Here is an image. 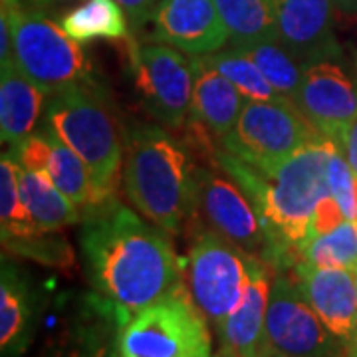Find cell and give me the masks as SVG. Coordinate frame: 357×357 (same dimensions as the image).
<instances>
[{
	"label": "cell",
	"instance_id": "ab89813d",
	"mask_svg": "<svg viewBox=\"0 0 357 357\" xmlns=\"http://www.w3.org/2000/svg\"><path fill=\"white\" fill-rule=\"evenodd\" d=\"M6 2H14V0H6Z\"/></svg>",
	"mask_w": 357,
	"mask_h": 357
},
{
	"label": "cell",
	"instance_id": "d590c367",
	"mask_svg": "<svg viewBox=\"0 0 357 357\" xmlns=\"http://www.w3.org/2000/svg\"><path fill=\"white\" fill-rule=\"evenodd\" d=\"M354 72H356V77H357V46L354 48Z\"/></svg>",
	"mask_w": 357,
	"mask_h": 357
},
{
	"label": "cell",
	"instance_id": "f35d334b",
	"mask_svg": "<svg viewBox=\"0 0 357 357\" xmlns=\"http://www.w3.org/2000/svg\"><path fill=\"white\" fill-rule=\"evenodd\" d=\"M356 187H357V178H356ZM354 225H356V227H357V220H356V222H354Z\"/></svg>",
	"mask_w": 357,
	"mask_h": 357
},
{
	"label": "cell",
	"instance_id": "7402d4cb",
	"mask_svg": "<svg viewBox=\"0 0 357 357\" xmlns=\"http://www.w3.org/2000/svg\"><path fill=\"white\" fill-rule=\"evenodd\" d=\"M128 14L115 0H86L66 14L62 28L77 42L121 40L128 36Z\"/></svg>",
	"mask_w": 357,
	"mask_h": 357
},
{
	"label": "cell",
	"instance_id": "4dcf8cb0",
	"mask_svg": "<svg viewBox=\"0 0 357 357\" xmlns=\"http://www.w3.org/2000/svg\"><path fill=\"white\" fill-rule=\"evenodd\" d=\"M14 60V34L13 22H10V13L8 4L2 2L0 10V66Z\"/></svg>",
	"mask_w": 357,
	"mask_h": 357
},
{
	"label": "cell",
	"instance_id": "d6a6232c",
	"mask_svg": "<svg viewBox=\"0 0 357 357\" xmlns=\"http://www.w3.org/2000/svg\"><path fill=\"white\" fill-rule=\"evenodd\" d=\"M342 153L345 155L347 163L351 167L354 175L357 178V117L354 119V123L349 126L347 133L344 135V141H342Z\"/></svg>",
	"mask_w": 357,
	"mask_h": 357
},
{
	"label": "cell",
	"instance_id": "277c9868",
	"mask_svg": "<svg viewBox=\"0 0 357 357\" xmlns=\"http://www.w3.org/2000/svg\"><path fill=\"white\" fill-rule=\"evenodd\" d=\"M44 119L88 165L103 201L115 199L119 178H123L128 131L121 129L102 84L88 79L50 93Z\"/></svg>",
	"mask_w": 357,
	"mask_h": 357
},
{
	"label": "cell",
	"instance_id": "44dd1931",
	"mask_svg": "<svg viewBox=\"0 0 357 357\" xmlns=\"http://www.w3.org/2000/svg\"><path fill=\"white\" fill-rule=\"evenodd\" d=\"M18 187L26 211L40 232H56L84 218L82 208L72 203L42 171L20 165Z\"/></svg>",
	"mask_w": 357,
	"mask_h": 357
},
{
	"label": "cell",
	"instance_id": "83f0119b",
	"mask_svg": "<svg viewBox=\"0 0 357 357\" xmlns=\"http://www.w3.org/2000/svg\"><path fill=\"white\" fill-rule=\"evenodd\" d=\"M4 252L22 258H32L46 266L64 268L74 264V252L58 230L56 232H34L28 236L2 238Z\"/></svg>",
	"mask_w": 357,
	"mask_h": 357
},
{
	"label": "cell",
	"instance_id": "5b68a950",
	"mask_svg": "<svg viewBox=\"0 0 357 357\" xmlns=\"http://www.w3.org/2000/svg\"><path fill=\"white\" fill-rule=\"evenodd\" d=\"M204 314L185 284L137 312L117 333V357H211Z\"/></svg>",
	"mask_w": 357,
	"mask_h": 357
},
{
	"label": "cell",
	"instance_id": "f1b7e54d",
	"mask_svg": "<svg viewBox=\"0 0 357 357\" xmlns=\"http://www.w3.org/2000/svg\"><path fill=\"white\" fill-rule=\"evenodd\" d=\"M328 185L330 192L337 201L340 208L344 211L347 220L356 222L357 220V187H356V175L351 171V167L347 163L345 155L342 149H337L332 155L330 163H328Z\"/></svg>",
	"mask_w": 357,
	"mask_h": 357
},
{
	"label": "cell",
	"instance_id": "52a82bcc",
	"mask_svg": "<svg viewBox=\"0 0 357 357\" xmlns=\"http://www.w3.org/2000/svg\"><path fill=\"white\" fill-rule=\"evenodd\" d=\"M248 252L217 230L195 229L183 276L195 304L215 330L243 300L248 280Z\"/></svg>",
	"mask_w": 357,
	"mask_h": 357
},
{
	"label": "cell",
	"instance_id": "d6986e66",
	"mask_svg": "<svg viewBox=\"0 0 357 357\" xmlns=\"http://www.w3.org/2000/svg\"><path fill=\"white\" fill-rule=\"evenodd\" d=\"M50 93L18 68L16 60L0 66V137L16 147L36 133Z\"/></svg>",
	"mask_w": 357,
	"mask_h": 357
},
{
	"label": "cell",
	"instance_id": "836d02e7",
	"mask_svg": "<svg viewBox=\"0 0 357 357\" xmlns=\"http://www.w3.org/2000/svg\"><path fill=\"white\" fill-rule=\"evenodd\" d=\"M335 14L344 20H357V0H332Z\"/></svg>",
	"mask_w": 357,
	"mask_h": 357
},
{
	"label": "cell",
	"instance_id": "8fae6325",
	"mask_svg": "<svg viewBox=\"0 0 357 357\" xmlns=\"http://www.w3.org/2000/svg\"><path fill=\"white\" fill-rule=\"evenodd\" d=\"M217 169L220 167L197 163V213L203 215L211 229L244 252L266 260L270 241L256 208L243 189Z\"/></svg>",
	"mask_w": 357,
	"mask_h": 357
},
{
	"label": "cell",
	"instance_id": "4316f807",
	"mask_svg": "<svg viewBox=\"0 0 357 357\" xmlns=\"http://www.w3.org/2000/svg\"><path fill=\"white\" fill-rule=\"evenodd\" d=\"M16 155L2 153L0 159V234L2 238H16L40 232L26 211L18 187Z\"/></svg>",
	"mask_w": 357,
	"mask_h": 357
},
{
	"label": "cell",
	"instance_id": "8992f818",
	"mask_svg": "<svg viewBox=\"0 0 357 357\" xmlns=\"http://www.w3.org/2000/svg\"><path fill=\"white\" fill-rule=\"evenodd\" d=\"M6 2V0H2ZM14 34V60L48 93L93 79V68L79 42L34 8L6 2Z\"/></svg>",
	"mask_w": 357,
	"mask_h": 357
},
{
	"label": "cell",
	"instance_id": "ffe728a7",
	"mask_svg": "<svg viewBox=\"0 0 357 357\" xmlns=\"http://www.w3.org/2000/svg\"><path fill=\"white\" fill-rule=\"evenodd\" d=\"M34 330V296L22 270L2 260L0 276V349L2 357H18Z\"/></svg>",
	"mask_w": 357,
	"mask_h": 357
},
{
	"label": "cell",
	"instance_id": "60d3db41",
	"mask_svg": "<svg viewBox=\"0 0 357 357\" xmlns=\"http://www.w3.org/2000/svg\"><path fill=\"white\" fill-rule=\"evenodd\" d=\"M217 357H222V356H220V354H218V356Z\"/></svg>",
	"mask_w": 357,
	"mask_h": 357
},
{
	"label": "cell",
	"instance_id": "e575fe53",
	"mask_svg": "<svg viewBox=\"0 0 357 357\" xmlns=\"http://www.w3.org/2000/svg\"><path fill=\"white\" fill-rule=\"evenodd\" d=\"M347 357H357V337L347 344Z\"/></svg>",
	"mask_w": 357,
	"mask_h": 357
},
{
	"label": "cell",
	"instance_id": "2e32d148",
	"mask_svg": "<svg viewBox=\"0 0 357 357\" xmlns=\"http://www.w3.org/2000/svg\"><path fill=\"white\" fill-rule=\"evenodd\" d=\"M274 268L262 258H248L243 300L218 328L222 357H272L266 340V312Z\"/></svg>",
	"mask_w": 357,
	"mask_h": 357
},
{
	"label": "cell",
	"instance_id": "9a60e30c",
	"mask_svg": "<svg viewBox=\"0 0 357 357\" xmlns=\"http://www.w3.org/2000/svg\"><path fill=\"white\" fill-rule=\"evenodd\" d=\"M10 149L20 165L46 173L52 183L82 208V213L105 203L96 189L88 165L48 126Z\"/></svg>",
	"mask_w": 357,
	"mask_h": 357
},
{
	"label": "cell",
	"instance_id": "cb8c5ba5",
	"mask_svg": "<svg viewBox=\"0 0 357 357\" xmlns=\"http://www.w3.org/2000/svg\"><path fill=\"white\" fill-rule=\"evenodd\" d=\"M229 30L230 44L243 46L256 40L278 38L272 0H215Z\"/></svg>",
	"mask_w": 357,
	"mask_h": 357
},
{
	"label": "cell",
	"instance_id": "3957f363",
	"mask_svg": "<svg viewBox=\"0 0 357 357\" xmlns=\"http://www.w3.org/2000/svg\"><path fill=\"white\" fill-rule=\"evenodd\" d=\"M197 163L187 143L163 126L128 129L123 187L131 204L171 236L183 234L197 215Z\"/></svg>",
	"mask_w": 357,
	"mask_h": 357
},
{
	"label": "cell",
	"instance_id": "8d00e7d4",
	"mask_svg": "<svg viewBox=\"0 0 357 357\" xmlns=\"http://www.w3.org/2000/svg\"><path fill=\"white\" fill-rule=\"evenodd\" d=\"M351 272H354V276H356V286H357V268L356 270H351Z\"/></svg>",
	"mask_w": 357,
	"mask_h": 357
},
{
	"label": "cell",
	"instance_id": "30bf717a",
	"mask_svg": "<svg viewBox=\"0 0 357 357\" xmlns=\"http://www.w3.org/2000/svg\"><path fill=\"white\" fill-rule=\"evenodd\" d=\"M266 340L272 356L347 357V344L324 326L296 280L284 272L272 278Z\"/></svg>",
	"mask_w": 357,
	"mask_h": 357
},
{
	"label": "cell",
	"instance_id": "e0dca14e",
	"mask_svg": "<svg viewBox=\"0 0 357 357\" xmlns=\"http://www.w3.org/2000/svg\"><path fill=\"white\" fill-rule=\"evenodd\" d=\"M294 274L300 292L324 326L345 344L357 337V286L354 272L300 262L294 268Z\"/></svg>",
	"mask_w": 357,
	"mask_h": 357
},
{
	"label": "cell",
	"instance_id": "ac0fdd59",
	"mask_svg": "<svg viewBox=\"0 0 357 357\" xmlns=\"http://www.w3.org/2000/svg\"><path fill=\"white\" fill-rule=\"evenodd\" d=\"M192 102L191 117L201 121L218 143L234 128L246 98L238 88L208 62L206 54L191 56Z\"/></svg>",
	"mask_w": 357,
	"mask_h": 357
},
{
	"label": "cell",
	"instance_id": "7a4b0ae2",
	"mask_svg": "<svg viewBox=\"0 0 357 357\" xmlns=\"http://www.w3.org/2000/svg\"><path fill=\"white\" fill-rule=\"evenodd\" d=\"M340 147L318 133L302 149L290 155L270 173L220 147L217 163L248 197L270 241L266 260L274 270L296 268L302 262V248L312 234L318 204L332 195L328 185V163Z\"/></svg>",
	"mask_w": 357,
	"mask_h": 357
},
{
	"label": "cell",
	"instance_id": "1f68e13d",
	"mask_svg": "<svg viewBox=\"0 0 357 357\" xmlns=\"http://www.w3.org/2000/svg\"><path fill=\"white\" fill-rule=\"evenodd\" d=\"M123 6V10L128 14L133 26H143L147 20H151V14L155 10V4L159 0H115Z\"/></svg>",
	"mask_w": 357,
	"mask_h": 357
},
{
	"label": "cell",
	"instance_id": "d4e9b609",
	"mask_svg": "<svg viewBox=\"0 0 357 357\" xmlns=\"http://www.w3.org/2000/svg\"><path fill=\"white\" fill-rule=\"evenodd\" d=\"M206 58L222 76L238 88V91L246 100L268 103H292L268 82L264 74L258 70V66L248 56H244L243 52H238L236 48L213 52V54H206Z\"/></svg>",
	"mask_w": 357,
	"mask_h": 357
},
{
	"label": "cell",
	"instance_id": "6da1fadb",
	"mask_svg": "<svg viewBox=\"0 0 357 357\" xmlns=\"http://www.w3.org/2000/svg\"><path fill=\"white\" fill-rule=\"evenodd\" d=\"M82 220L89 280L115 310L119 326L183 284V264L169 234L117 199L86 211Z\"/></svg>",
	"mask_w": 357,
	"mask_h": 357
},
{
	"label": "cell",
	"instance_id": "74e56055",
	"mask_svg": "<svg viewBox=\"0 0 357 357\" xmlns=\"http://www.w3.org/2000/svg\"><path fill=\"white\" fill-rule=\"evenodd\" d=\"M272 357H290V356H272Z\"/></svg>",
	"mask_w": 357,
	"mask_h": 357
},
{
	"label": "cell",
	"instance_id": "484cf974",
	"mask_svg": "<svg viewBox=\"0 0 357 357\" xmlns=\"http://www.w3.org/2000/svg\"><path fill=\"white\" fill-rule=\"evenodd\" d=\"M302 262L316 268H357V227L344 220L330 232L314 236L302 248Z\"/></svg>",
	"mask_w": 357,
	"mask_h": 357
},
{
	"label": "cell",
	"instance_id": "ba28073f",
	"mask_svg": "<svg viewBox=\"0 0 357 357\" xmlns=\"http://www.w3.org/2000/svg\"><path fill=\"white\" fill-rule=\"evenodd\" d=\"M318 133L294 103L246 100L234 128L220 145L258 171L270 173Z\"/></svg>",
	"mask_w": 357,
	"mask_h": 357
},
{
	"label": "cell",
	"instance_id": "9c48e42d",
	"mask_svg": "<svg viewBox=\"0 0 357 357\" xmlns=\"http://www.w3.org/2000/svg\"><path fill=\"white\" fill-rule=\"evenodd\" d=\"M129 70L145 112L163 128H183L191 117V56L161 42H129Z\"/></svg>",
	"mask_w": 357,
	"mask_h": 357
},
{
	"label": "cell",
	"instance_id": "5bb4252c",
	"mask_svg": "<svg viewBox=\"0 0 357 357\" xmlns=\"http://www.w3.org/2000/svg\"><path fill=\"white\" fill-rule=\"evenodd\" d=\"M151 24L155 42L189 56L222 50L230 40L215 0H159Z\"/></svg>",
	"mask_w": 357,
	"mask_h": 357
},
{
	"label": "cell",
	"instance_id": "f546056e",
	"mask_svg": "<svg viewBox=\"0 0 357 357\" xmlns=\"http://www.w3.org/2000/svg\"><path fill=\"white\" fill-rule=\"evenodd\" d=\"M344 220H347L344 215V211L340 208L337 201L333 199L332 195H328L316 208V215H314V222H312V234L319 236L324 232H330L335 227H340Z\"/></svg>",
	"mask_w": 357,
	"mask_h": 357
},
{
	"label": "cell",
	"instance_id": "7c38bea8",
	"mask_svg": "<svg viewBox=\"0 0 357 357\" xmlns=\"http://www.w3.org/2000/svg\"><path fill=\"white\" fill-rule=\"evenodd\" d=\"M294 103L321 135L342 147L357 117V86L340 60L307 62Z\"/></svg>",
	"mask_w": 357,
	"mask_h": 357
},
{
	"label": "cell",
	"instance_id": "603a6c76",
	"mask_svg": "<svg viewBox=\"0 0 357 357\" xmlns=\"http://www.w3.org/2000/svg\"><path fill=\"white\" fill-rule=\"evenodd\" d=\"M244 56H248L258 70L264 74L268 82L280 91L286 100L294 103L300 84H302V68L304 64L288 50L278 38H264L243 44V46H232ZM296 105V103H294Z\"/></svg>",
	"mask_w": 357,
	"mask_h": 357
},
{
	"label": "cell",
	"instance_id": "4fadbf2b",
	"mask_svg": "<svg viewBox=\"0 0 357 357\" xmlns=\"http://www.w3.org/2000/svg\"><path fill=\"white\" fill-rule=\"evenodd\" d=\"M276 34L302 62L342 60L332 0H272Z\"/></svg>",
	"mask_w": 357,
	"mask_h": 357
}]
</instances>
